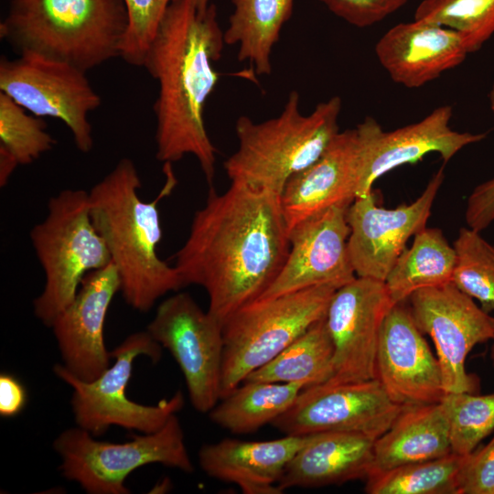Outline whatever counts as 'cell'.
<instances>
[{
	"label": "cell",
	"instance_id": "38",
	"mask_svg": "<svg viewBox=\"0 0 494 494\" xmlns=\"http://www.w3.org/2000/svg\"><path fill=\"white\" fill-rule=\"evenodd\" d=\"M27 403L26 390L13 375H0V414L12 417L18 414Z\"/></svg>",
	"mask_w": 494,
	"mask_h": 494
},
{
	"label": "cell",
	"instance_id": "30",
	"mask_svg": "<svg viewBox=\"0 0 494 494\" xmlns=\"http://www.w3.org/2000/svg\"><path fill=\"white\" fill-rule=\"evenodd\" d=\"M413 16L456 31L468 54L494 34V0H423Z\"/></svg>",
	"mask_w": 494,
	"mask_h": 494
},
{
	"label": "cell",
	"instance_id": "28",
	"mask_svg": "<svg viewBox=\"0 0 494 494\" xmlns=\"http://www.w3.org/2000/svg\"><path fill=\"white\" fill-rule=\"evenodd\" d=\"M333 354L324 317L243 381L300 383L305 388L321 384L332 376Z\"/></svg>",
	"mask_w": 494,
	"mask_h": 494
},
{
	"label": "cell",
	"instance_id": "6",
	"mask_svg": "<svg viewBox=\"0 0 494 494\" xmlns=\"http://www.w3.org/2000/svg\"><path fill=\"white\" fill-rule=\"evenodd\" d=\"M30 241L45 274L34 314L50 328L73 301L84 277L111 263L91 218L89 192L64 189L51 197L45 219L30 231Z\"/></svg>",
	"mask_w": 494,
	"mask_h": 494
},
{
	"label": "cell",
	"instance_id": "40",
	"mask_svg": "<svg viewBox=\"0 0 494 494\" xmlns=\"http://www.w3.org/2000/svg\"><path fill=\"white\" fill-rule=\"evenodd\" d=\"M489 107L494 115V81L489 92Z\"/></svg>",
	"mask_w": 494,
	"mask_h": 494
},
{
	"label": "cell",
	"instance_id": "20",
	"mask_svg": "<svg viewBox=\"0 0 494 494\" xmlns=\"http://www.w3.org/2000/svg\"><path fill=\"white\" fill-rule=\"evenodd\" d=\"M360 150L357 127L339 131L317 160L287 180L280 204L288 231L331 207H349L355 200Z\"/></svg>",
	"mask_w": 494,
	"mask_h": 494
},
{
	"label": "cell",
	"instance_id": "37",
	"mask_svg": "<svg viewBox=\"0 0 494 494\" xmlns=\"http://www.w3.org/2000/svg\"><path fill=\"white\" fill-rule=\"evenodd\" d=\"M467 227L482 231L494 221V177L478 185L467 200Z\"/></svg>",
	"mask_w": 494,
	"mask_h": 494
},
{
	"label": "cell",
	"instance_id": "32",
	"mask_svg": "<svg viewBox=\"0 0 494 494\" xmlns=\"http://www.w3.org/2000/svg\"><path fill=\"white\" fill-rule=\"evenodd\" d=\"M446 407L452 453L467 456L494 430V393H446Z\"/></svg>",
	"mask_w": 494,
	"mask_h": 494
},
{
	"label": "cell",
	"instance_id": "18",
	"mask_svg": "<svg viewBox=\"0 0 494 494\" xmlns=\"http://www.w3.org/2000/svg\"><path fill=\"white\" fill-rule=\"evenodd\" d=\"M376 379L390 399L402 406L439 403L446 394L438 359L404 302L395 304L383 322Z\"/></svg>",
	"mask_w": 494,
	"mask_h": 494
},
{
	"label": "cell",
	"instance_id": "42",
	"mask_svg": "<svg viewBox=\"0 0 494 494\" xmlns=\"http://www.w3.org/2000/svg\"><path fill=\"white\" fill-rule=\"evenodd\" d=\"M490 359L494 364V344L491 346V349H490Z\"/></svg>",
	"mask_w": 494,
	"mask_h": 494
},
{
	"label": "cell",
	"instance_id": "29",
	"mask_svg": "<svg viewBox=\"0 0 494 494\" xmlns=\"http://www.w3.org/2000/svg\"><path fill=\"white\" fill-rule=\"evenodd\" d=\"M464 456H446L405 464L370 474L365 480L369 494H458V475Z\"/></svg>",
	"mask_w": 494,
	"mask_h": 494
},
{
	"label": "cell",
	"instance_id": "43",
	"mask_svg": "<svg viewBox=\"0 0 494 494\" xmlns=\"http://www.w3.org/2000/svg\"><path fill=\"white\" fill-rule=\"evenodd\" d=\"M493 325H494V317H493Z\"/></svg>",
	"mask_w": 494,
	"mask_h": 494
},
{
	"label": "cell",
	"instance_id": "2",
	"mask_svg": "<svg viewBox=\"0 0 494 494\" xmlns=\"http://www.w3.org/2000/svg\"><path fill=\"white\" fill-rule=\"evenodd\" d=\"M223 33L214 4L199 11L197 0H178L167 8L142 66L158 85L156 159L172 164L191 155L210 186L218 151L204 113L220 78L215 63L226 45Z\"/></svg>",
	"mask_w": 494,
	"mask_h": 494
},
{
	"label": "cell",
	"instance_id": "16",
	"mask_svg": "<svg viewBox=\"0 0 494 494\" xmlns=\"http://www.w3.org/2000/svg\"><path fill=\"white\" fill-rule=\"evenodd\" d=\"M452 116V106L442 105L419 122L390 132L383 131L374 118L366 117L356 126L361 147L357 198L370 193L379 177L398 166L414 164L430 153L439 154L446 163L465 146L486 137L453 130Z\"/></svg>",
	"mask_w": 494,
	"mask_h": 494
},
{
	"label": "cell",
	"instance_id": "35",
	"mask_svg": "<svg viewBox=\"0 0 494 494\" xmlns=\"http://www.w3.org/2000/svg\"><path fill=\"white\" fill-rule=\"evenodd\" d=\"M335 16L357 27L373 26L402 8L408 0H318Z\"/></svg>",
	"mask_w": 494,
	"mask_h": 494
},
{
	"label": "cell",
	"instance_id": "41",
	"mask_svg": "<svg viewBox=\"0 0 494 494\" xmlns=\"http://www.w3.org/2000/svg\"><path fill=\"white\" fill-rule=\"evenodd\" d=\"M210 3V0H197L198 9L199 11H204L208 8Z\"/></svg>",
	"mask_w": 494,
	"mask_h": 494
},
{
	"label": "cell",
	"instance_id": "13",
	"mask_svg": "<svg viewBox=\"0 0 494 494\" xmlns=\"http://www.w3.org/2000/svg\"><path fill=\"white\" fill-rule=\"evenodd\" d=\"M402 408L390 399L376 378L327 381L303 389L271 424L286 435L341 431L376 440L390 428Z\"/></svg>",
	"mask_w": 494,
	"mask_h": 494
},
{
	"label": "cell",
	"instance_id": "12",
	"mask_svg": "<svg viewBox=\"0 0 494 494\" xmlns=\"http://www.w3.org/2000/svg\"><path fill=\"white\" fill-rule=\"evenodd\" d=\"M408 300L417 328L434 341L446 393H474L477 381L465 361L476 345L494 339L493 317L452 282L420 289Z\"/></svg>",
	"mask_w": 494,
	"mask_h": 494
},
{
	"label": "cell",
	"instance_id": "27",
	"mask_svg": "<svg viewBox=\"0 0 494 494\" xmlns=\"http://www.w3.org/2000/svg\"><path fill=\"white\" fill-rule=\"evenodd\" d=\"M209 411L210 420L235 435L256 432L284 413L305 386L300 383L243 381Z\"/></svg>",
	"mask_w": 494,
	"mask_h": 494
},
{
	"label": "cell",
	"instance_id": "8",
	"mask_svg": "<svg viewBox=\"0 0 494 494\" xmlns=\"http://www.w3.org/2000/svg\"><path fill=\"white\" fill-rule=\"evenodd\" d=\"M53 447L61 458L62 476L90 494L130 493L125 478L148 464L158 463L185 473L194 471L176 414L156 432L134 435L125 443L95 440L78 426L61 432Z\"/></svg>",
	"mask_w": 494,
	"mask_h": 494
},
{
	"label": "cell",
	"instance_id": "10",
	"mask_svg": "<svg viewBox=\"0 0 494 494\" xmlns=\"http://www.w3.org/2000/svg\"><path fill=\"white\" fill-rule=\"evenodd\" d=\"M87 72L66 62L34 54L0 59V91L28 113L56 118L70 131L78 150L89 153L94 139L89 113L102 98Z\"/></svg>",
	"mask_w": 494,
	"mask_h": 494
},
{
	"label": "cell",
	"instance_id": "36",
	"mask_svg": "<svg viewBox=\"0 0 494 494\" xmlns=\"http://www.w3.org/2000/svg\"><path fill=\"white\" fill-rule=\"evenodd\" d=\"M458 494H494V436L486 446L464 456Z\"/></svg>",
	"mask_w": 494,
	"mask_h": 494
},
{
	"label": "cell",
	"instance_id": "31",
	"mask_svg": "<svg viewBox=\"0 0 494 494\" xmlns=\"http://www.w3.org/2000/svg\"><path fill=\"white\" fill-rule=\"evenodd\" d=\"M453 247L456 263L451 282L477 299L486 313L494 311V246L480 231L467 227L459 230Z\"/></svg>",
	"mask_w": 494,
	"mask_h": 494
},
{
	"label": "cell",
	"instance_id": "11",
	"mask_svg": "<svg viewBox=\"0 0 494 494\" xmlns=\"http://www.w3.org/2000/svg\"><path fill=\"white\" fill-rule=\"evenodd\" d=\"M146 331L176 360L193 407L209 413L220 399L222 324L180 292L158 306Z\"/></svg>",
	"mask_w": 494,
	"mask_h": 494
},
{
	"label": "cell",
	"instance_id": "9",
	"mask_svg": "<svg viewBox=\"0 0 494 494\" xmlns=\"http://www.w3.org/2000/svg\"><path fill=\"white\" fill-rule=\"evenodd\" d=\"M110 352L115 360L113 365L92 381L78 379L62 364L53 368L54 373L72 387L71 406L78 426L93 436L102 435L112 425L143 434L156 432L182 409V392L177 391L156 405H145L128 399L125 389L134 360L144 355L157 362L162 356V346L144 331L131 334Z\"/></svg>",
	"mask_w": 494,
	"mask_h": 494
},
{
	"label": "cell",
	"instance_id": "14",
	"mask_svg": "<svg viewBox=\"0 0 494 494\" xmlns=\"http://www.w3.org/2000/svg\"><path fill=\"white\" fill-rule=\"evenodd\" d=\"M394 305L383 281L356 276L336 290L325 316L334 347L328 382L376 378L380 334Z\"/></svg>",
	"mask_w": 494,
	"mask_h": 494
},
{
	"label": "cell",
	"instance_id": "3",
	"mask_svg": "<svg viewBox=\"0 0 494 494\" xmlns=\"http://www.w3.org/2000/svg\"><path fill=\"white\" fill-rule=\"evenodd\" d=\"M164 173L165 185L151 201L140 199V176L126 157L89 191L91 218L118 272L120 291L126 304L140 312L185 286L177 268L157 254L162 239L158 204L177 181L171 164H164Z\"/></svg>",
	"mask_w": 494,
	"mask_h": 494
},
{
	"label": "cell",
	"instance_id": "34",
	"mask_svg": "<svg viewBox=\"0 0 494 494\" xmlns=\"http://www.w3.org/2000/svg\"><path fill=\"white\" fill-rule=\"evenodd\" d=\"M178 0H124L128 27L121 46L120 58L142 67L145 53L159 25L173 3Z\"/></svg>",
	"mask_w": 494,
	"mask_h": 494
},
{
	"label": "cell",
	"instance_id": "21",
	"mask_svg": "<svg viewBox=\"0 0 494 494\" xmlns=\"http://www.w3.org/2000/svg\"><path fill=\"white\" fill-rule=\"evenodd\" d=\"M375 54L392 81L415 89L459 66L468 52L456 31L414 19L386 31Z\"/></svg>",
	"mask_w": 494,
	"mask_h": 494
},
{
	"label": "cell",
	"instance_id": "39",
	"mask_svg": "<svg viewBox=\"0 0 494 494\" xmlns=\"http://www.w3.org/2000/svg\"><path fill=\"white\" fill-rule=\"evenodd\" d=\"M19 166L16 159L0 146V186L5 187L15 169Z\"/></svg>",
	"mask_w": 494,
	"mask_h": 494
},
{
	"label": "cell",
	"instance_id": "7",
	"mask_svg": "<svg viewBox=\"0 0 494 494\" xmlns=\"http://www.w3.org/2000/svg\"><path fill=\"white\" fill-rule=\"evenodd\" d=\"M338 288L317 285L242 307L223 324L220 399L322 319Z\"/></svg>",
	"mask_w": 494,
	"mask_h": 494
},
{
	"label": "cell",
	"instance_id": "25",
	"mask_svg": "<svg viewBox=\"0 0 494 494\" xmlns=\"http://www.w3.org/2000/svg\"><path fill=\"white\" fill-rule=\"evenodd\" d=\"M234 11L223 36L238 46V59L248 61L259 75L272 71V50L289 20L294 0H231Z\"/></svg>",
	"mask_w": 494,
	"mask_h": 494
},
{
	"label": "cell",
	"instance_id": "26",
	"mask_svg": "<svg viewBox=\"0 0 494 494\" xmlns=\"http://www.w3.org/2000/svg\"><path fill=\"white\" fill-rule=\"evenodd\" d=\"M456 252L442 231L424 228L413 236L387 274L384 284L394 304L414 292L451 282Z\"/></svg>",
	"mask_w": 494,
	"mask_h": 494
},
{
	"label": "cell",
	"instance_id": "19",
	"mask_svg": "<svg viewBox=\"0 0 494 494\" xmlns=\"http://www.w3.org/2000/svg\"><path fill=\"white\" fill-rule=\"evenodd\" d=\"M120 278L113 263L89 273L73 301L50 328L62 357V365L84 381L99 378L109 367L103 327L107 311L120 291Z\"/></svg>",
	"mask_w": 494,
	"mask_h": 494
},
{
	"label": "cell",
	"instance_id": "15",
	"mask_svg": "<svg viewBox=\"0 0 494 494\" xmlns=\"http://www.w3.org/2000/svg\"><path fill=\"white\" fill-rule=\"evenodd\" d=\"M444 177L441 167L419 198L409 204L393 209L379 207L371 191L349 206L348 251L357 276L384 282L410 237L425 228Z\"/></svg>",
	"mask_w": 494,
	"mask_h": 494
},
{
	"label": "cell",
	"instance_id": "33",
	"mask_svg": "<svg viewBox=\"0 0 494 494\" xmlns=\"http://www.w3.org/2000/svg\"><path fill=\"white\" fill-rule=\"evenodd\" d=\"M0 91V146L19 166L29 165L50 151L56 140L47 132V124Z\"/></svg>",
	"mask_w": 494,
	"mask_h": 494
},
{
	"label": "cell",
	"instance_id": "4",
	"mask_svg": "<svg viewBox=\"0 0 494 494\" xmlns=\"http://www.w3.org/2000/svg\"><path fill=\"white\" fill-rule=\"evenodd\" d=\"M127 27L124 0H10L0 38L87 72L120 57Z\"/></svg>",
	"mask_w": 494,
	"mask_h": 494
},
{
	"label": "cell",
	"instance_id": "22",
	"mask_svg": "<svg viewBox=\"0 0 494 494\" xmlns=\"http://www.w3.org/2000/svg\"><path fill=\"white\" fill-rule=\"evenodd\" d=\"M311 435L266 441L225 438L203 446L199 463L210 478L239 486L245 494H281L278 483L293 456Z\"/></svg>",
	"mask_w": 494,
	"mask_h": 494
},
{
	"label": "cell",
	"instance_id": "23",
	"mask_svg": "<svg viewBox=\"0 0 494 494\" xmlns=\"http://www.w3.org/2000/svg\"><path fill=\"white\" fill-rule=\"evenodd\" d=\"M374 441L353 432L311 434L308 442L286 465L278 488L284 492L290 488L366 479L372 467Z\"/></svg>",
	"mask_w": 494,
	"mask_h": 494
},
{
	"label": "cell",
	"instance_id": "24",
	"mask_svg": "<svg viewBox=\"0 0 494 494\" xmlns=\"http://www.w3.org/2000/svg\"><path fill=\"white\" fill-rule=\"evenodd\" d=\"M450 453L449 424L444 403L440 401L405 405L390 428L374 441L369 476Z\"/></svg>",
	"mask_w": 494,
	"mask_h": 494
},
{
	"label": "cell",
	"instance_id": "17",
	"mask_svg": "<svg viewBox=\"0 0 494 494\" xmlns=\"http://www.w3.org/2000/svg\"><path fill=\"white\" fill-rule=\"evenodd\" d=\"M348 208L331 207L288 231L286 259L259 299L322 285L339 288L356 278L348 251Z\"/></svg>",
	"mask_w": 494,
	"mask_h": 494
},
{
	"label": "cell",
	"instance_id": "1",
	"mask_svg": "<svg viewBox=\"0 0 494 494\" xmlns=\"http://www.w3.org/2000/svg\"><path fill=\"white\" fill-rule=\"evenodd\" d=\"M288 251L280 195L231 182L222 194L210 186L174 266L185 286L206 290L208 312L223 326L236 311L262 296Z\"/></svg>",
	"mask_w": 494,
	"mask_h": 494
},
{
	"label": "cell",
	"instance_id": "5",
	"mask_svg": "<svg viewBox=\"0 0 494 494\" xmlns=\"http://www.w3.org/2000/svg\"><path fill=\"white\" fill-rule=\"evenodd\" d=\"M341 108L340 97L333 96L304 114L299 93L292 91L276 117L255 123L240 116L238 147L223 164L231 182L280 195L287 180L317 160L339 132Z\"/></svg>",
	"mask_w": 494,
	"mask_h": 494
}]
</instances>
